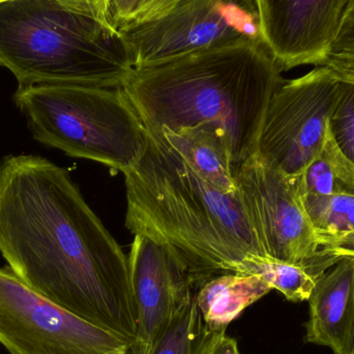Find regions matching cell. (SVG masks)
Wrapping results in <instances>:
<instances>
[{"instance_id":"1","label":"cell","mask_w":354,"mask_h":354,"mask_svg":"<svg viewBox=\"0 0 354 354\" xmlns=\"http://www.w3.org/2000/svg\"><path fill=\"white\" fill-rule=\"evenodd\" d=\"M0 253L27 286L134 346L129 258L68 170L39 156L1 160Z\"/></svg>"},{"instance_id":"2","label":"cell","mask_w":354,"mask_h":354,"mask_svg":"<svg viewBox=\"0 0 354 354\" xmlns=\"http://www.w3.org/2000/svg\"><path fill=\"white\" fill-rule=\"evenodd\" d=\"M263 41H243L135 68L122 89L149 132L224 131L233 174L253 157L266 108L284 82Z\"/></svg>"},{"instance_id":"3","label":"cell","mask_w":354,"mask_h":354,"mask_svg":"<svg viewBox=\"0 0 354 354\" xmlns=\"http://www.w3.org/2000/svg\"><path fill=\"white\" fill-rule=\"evenodd\" d=\"M124 174L126 227L174 245L189 262L198 287L264 253L239 189L228 194L189 167L161 133Z\"/></svg>"},{"instance_id":"4","label":"cell","mask_w":354,"mask_h":354,"mask_svg":"<svg viewBox=\"0 0 354 354\" xmlns=\"http://www.w3.org/2000/svg\"><path fill=\"white\" fill-rule=\"evenodd\" d=\"M0 66L19 86L122 87L135 70L118 29L55 0L0 3Z\"/></svg>"},{"instance_id":"5","label":"cell","mask_w":354,"mask_h":354,"mask_svg":"<svg viewBox=\"0 0 354 354\" xmlns=\"http://www.w3.org/2000/svg\"><path fill=\"white\" fill-rule=\"evenodd\" d=\"M14 102L35 140L70 157L124 174L147 149L149 133L122 87L28 85Z\"/></svg>"},{"instance_id":"6","label":"cell","mask_w":354,"mask_h":354,"mask_svg":"<svg viewBox=\"0 0 354 354\" xmlns=\"http://www.w3.org/2000/svg\"><path fill=\"white\" fill-rule=\"evenodd\" d=\"M260 245L270 259L324 276L341 257L322 245L304 205L301 176H289L254 155L235 176Z\"/></svg>"},{"instance_id":"7","label":"cell","mask_w":354,"mask_h":354,"mask_svg":"<svg viewBox=\"0 0 354 354\" xmlns=\"http://www.w3.org/2000/svg\"><path fill=\"white\" fill-rule=\"evenodd\" d=\"M135 68L243 41H263L255 0H183L158 18L118 29Z\"/></svg>"},{"instance_id":"8","label":"cell","mask_w":354,"mask_h":354,"mask_svg":"<svg viewBox=\"0 0 354 354\" xmlns=\"http://www.w3.org/2000/svg\"><path fill=\"white\" fill-rule=\"evenodd\" d=\"M342 81L324 66L284 81L266 108L255 155L289 176L322 153Z\"/></svg>"},{"instance_id":"9","label":"cell","mask_w":354,"mask_h":354,"mask_svg":"<svg viewBox=\"0 0 354 354\" xmlns=\"http://www.w3.org/2000/svg\"><path fill=\"white\" fill-rule=\"evenodd\" d=\"M0 344L10 354H133L122 337L91 324L0 268Z\"/></svg>"},{"instance_id":"10","label":"cell","mask_w":354,"mask_h":354,"mask_svg":"<svg viewBox=\"0 0 354 354\" xmlns=\"http://www.w3.org/2000/svg\"><path fill=\"white\" fill-rule=\"evenodd\" d=\"M129 270L138 322L133 354H149L177 310L195 297L197 281L174 245L143 233L134 234Z\"/></svg>"},{"instance_id":"11","label":"cell","mask_w":354,"mask_h":354,"mask_svg":"<svg viewBox=\"0 0 354 354\" xmlns=\"http://www.w3.org/2000/svg\"><path fill=\"white\" fill-rule=\"evenodd\" d=\"M262 41L281 71L322 66L349 0H255Z\"/></svg>"},{"instance_id":"12","label":"cell","mask_w":354,"mask_h":354,"mask_svg":"<svg viewBox=\"0 0 354 354\" xmlns=\"http://www.w3.org/2000/svg\"><path fill=\"white\" fill-rule=\"evenodd\" d=\"M308 301L306 342L334 354H354V257H341L318 280Z\"/></svg>"},{"instance_id":"13","label":"cell","mask_w":354,"mask_h":354,"mask_svg":"<svg viewBox=\"0 0 354 354\" xmlns=\"http://www.w3.org/2000/svg\"><path fill=\"white\" fill-rule=\"evenodd\" d=\"M170 147L200 176L224 193L237 191L230 147L222 129L205 124L178 131L162 130Z\"/></svg>"},{"instance_id":"14","label":"cell","mask_w":354,"mask_h":354,"mask_svg":"<svg viewBox=\"0 0 354 354\" xmlns=\"http://www.w3.org/2000/svg\"><path fill=\"white\" fill-rule=\"evenodd\" d=\"M272 290L260 277L222 272L202 283L195 299L206 328L226 333L233 320Z\"/></svg>"},{"instance_id":"15","label":"cell","mask_w":354,"mask_h":354,"mask_svg":"<svg viewBox=\"0 0 354 354\" xmlns=\"http://www.w3.org/2000/svg\"><path fill=\"white\" fill-rule=\"evenodd\" d=\"M301 195L332 196L354 193V166L337 147L328 122L322 153L301 174Z\"/></svg>"},{"instance_id":"16","label":"cell","mask_w":354,"mask_h":354,"mask_svg":"<svg viewBox=\"0 0 354 354\" xmlns=\"http://www.w3.org/2000/svg\"><path fill=\"white\" fill-rule=\"evenodd\" d=\"M195 297L177 310L149 354H204L221 334L206 328Z\"/></svg>"},{"instance_id":"17","label":"cell","mask_w":354,"mask_h":354,"mask_svg":"<svg viewBox=\"0 0 354 354\" xmlns=\"http://www.w3.org/2000/svg\"><path fill=\"white\" fill-rule=\"evenodd\" d=\"M236 272L260 277L293 303L308 301L316 283L322 277L307 266L262 257L241 262Z\"/></svg>"},{"instance_id":"18","label":"cell","mask_w":354,"mask_h":354,"mask_svg":"<svg viewBox=\"0 0 354 354\" xmlns=\"http://www.w3.org/2000/svg\"><path fill=\"white\" fill-rule=\"evenodd\" d=\"M303 196L304 205L324 248L354 233V193Z\"/></svg>"},{"instance_id":"19","label":"cell","mask_w":354,"mask_h":354,"mask_svg":"<svg viewBox=\"0 0 354 354\" xmlns=\"http://www.w3.org/2000/svg\"><path fill=\"white\" fill-rule=\"evenodd\" d=\"M328 126L337 147L354 166L353 84L344 81L341 83L340 95L328 120Z\"/></svg>"},{"instance_id":"20","label":"cell","mask_w":354,"mask_h":354,"mask_svg":"<svg viewBox=\"0 0 354 354\" xmlns=\"http://www.w3.org/2000/svg\"><path fill=\"white\" fill-rule=\"evenodd\" d=\"M330 55L354 57V0H349Z\"/></svg>"},{"instance_id":"21","label":"cell","mask_w":354,"mask_h":354,"mask_svg":"<svg viewBox=\"0 0 354 354\" xmlns=\"http://www.w3.org/2000/svg\"><path fill=\"white\" fill-rule=\"evenodd\" d=\"M66 8L97 19L100 22L114 27L110 16V0H55ZM115 28V27H114Z\"/></svg>"},{"instance_id":"22","label":"cell","mask_w":354,"mask_h":354,"mask_svg":"<svg viewBox=\"0 0 354 354\" xmlns=\"http://www.w3.org/2000/svg\"><path fill=\"white\" fill-rule=\"evenodd\" d=\"M145 0H110V16L116 29L134 20Z\"/></svg>"},{"instance_id":"23","label":"cell","mask_w":354,"mask_h":354,"mask_svg":"<svg viewBox=\"0 0 354 354\" xmlns=\"http://www.w3.org/2000/svg\"><path fill=\"white\" fill-rule=\"evenodd\" d=\"M181 1L183 0H145V3L139 10L138 14L130 23L143 22V21L158 18V17L169 12Z\"/></svg>"},{"instance_id":"24","label":"cell","mask_w":354,"mask_h":354,"mask_svg":"<svg viewBox=\"0 0 354 354\" xmlns=\"http://www.w3.org/2000/svg\"><path fill=\"white\" fill-rule=\"evenodd\" d=\"M322 66L330 68L340 80L354 85V57L328 55Z\"/></svg>"},{"instance_id":"25","label":"cell","mask_w":354,"mask_h":354,"mask_svg":"<svg viewBox=\"0 0 354 354\" xmlns=\"http://www.w3.org/2000/svg\"><path fill=\"white\" fill-rule=\"evenodd\" d=\"M204 354H241L235 339L221 333L210 343Z\"/></svg>"},{"instance_id":"26","label":"cell","mask_w":354,"mask_h":354,"mask_svg":"<svg viewBox=\"0 0 354 354\" xmlns=\"http://www.w3.org/2000/svg\"><path fill=\"white\" fill-rule=\"evenodd\" d=\"M4 1H8V0H0V3H1V2H4Z\"/></svg>"}]
</instances>
